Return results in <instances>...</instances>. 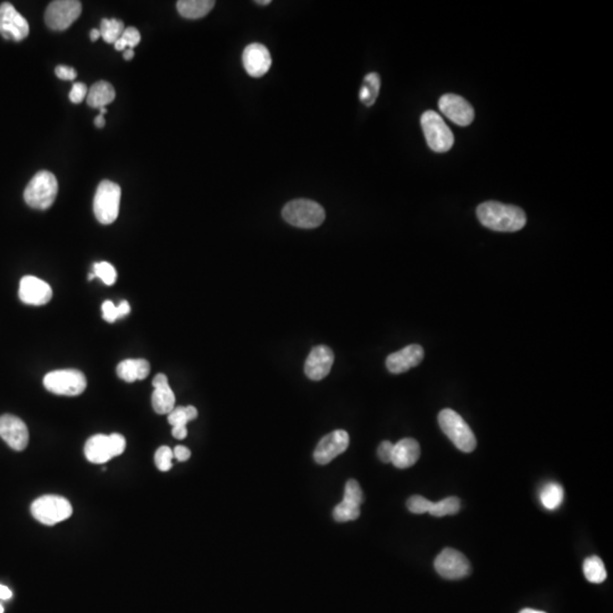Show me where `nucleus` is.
I'll list each match as a JSON object with an SVG mask.
<instances>
[{
    "instance_id": "1",
    "label": "nucleus",
    "mask_w": 613,
    "mask_h": 613,
    "mask_svg": "<svg viewBox=\"0 0 613 613\" xmlns=\"http://www.w3.org/2000/svg\"><path fill=\"white\" fill-rule=\"evenodd\" d=\"M477 217L482 225L496 232L520 231L526 225L524 210L512 205L488 201L477 208Z\"/></svg>"
},
{
    "instance_id": "26",
    "label": "nucleus",
    "mask_w": 613,
    "mask_h": 613,
    "mask_svg": "<svg viewBox=\"0 0 613 613\" xmlns=\"http://www.w3.org/2000/svg\"><path fill=\"white\" fill-rule=\"evenodd\" d=\"M584 575L586 579L593 584H601L607 579V570L601 557L593 555L584 561Z\"/></svg>"
},
{
    "instance_id": "30",
    "label": "nucleus",
    "mask_w": 613,
    "mask_h": 613,
    "mask_svg": "<svg viewBox=\"0 0 613 613\" xmlns=\"http://www.w3.org/2000/svg\"><path fill=\"white\" fill-rule=\"evenodd\" d=\"M198 417V410L192 406L175 407L168 413V423L172 426H187L189 421Z\"/></svg>"
},
{
    "instance_id": "36",
    "label": "nucleus",
    "mask_w": 613,
    "mask_h": 613,
    "mask_svg": "<svg viewBox=\"0 0 613 613\" xmlns=\"http://www.w3.org/2000/svg\"><path fill=\"white\" fill-rule=\"evenodd\" d=\"M431 505H432V501H429L426 498L421 495L411 496L407 501V507L410 512L416 513V515L428 512Z\"/></svg>"
},
{
    "instance_id": "40",
    "label": "nucleus",
    "mask_w": 613,
    "mask_h": 613,
    "mask_svg": "<svg viewBox=\"0 0 613 613\" xmlns=\"http://www.w3.org/2000/svg\"><path fill=\"white\" fill-rule=\"evenodd\" d=\"M109 438H110V441H112L113 450H114L115 457H118V455H122L123 452L125 451V438H124L123 435L118 434V433H114V434L109 435Z\"/></svg>"
},
{
    "instance_id": "20",
    "label": "nucleus",
    "mask_w": 613,
    "mask_h": 613,
    "mask_svg": "<svg viewBox=\"0 0 613 613\" xmlns=\"http://www.w3.org/2000/svg\"><path fill=\"white\" fill-rule=\"evenodd\" d=\"M421 457V446L413 438H403L393 445L391 463L396 468L406 469L415 465Z\"/></svg>"
},
{
    "instance_id": "51",
    "label": "nucleus",
    "mask_w": 613,
    "mask_h": 613,
    "mask_svg": "<svg viewBox=\"0 0 613 613\" xmlns=\"http://www.w3.org/2000/svg\"><path fill=\"white\" fill-rule=\"evenodd\" d=\"M0 613H4V608L0 605Z\"/></svg>"
},
{
    "instance_id": "32",
    "label": "nucleus",
    "mask_w": 613,
    "mask_h": 613,
    "mask_svg": "<svg viewBox=\"0 0 613 613\" xmlns=\"http://www.w3.org/2000/svg\"><path fill=\"white\" fill-rule=\"evenodd\" d=\"M360 516L359 505H354L350 502L343 500L336 505L333 510V517L339 522H346V521L356 520Z\"/></svg>"
},
{
    "instance_id": "44",
    "label": "nucleus",
    "mask_w": 613,
    "mask_h": 613,
    "mask_svg": "<svg viewBox=\"0 0 613 613\" xmlns=\"http://www.w3.org/2000/svg\"><path fill=\"white\" fill-rule=\"evenodd\" d=\"M13 597L11 589L6 586L0 585V599H9Z\"/></svg>"
},
{
    "instance_id": "38",
    "label": "nucleus",
    "mask_w": 613,
    "mask_h": 613,
    "mask_svg": "<svg viewBox=\"0 0 613 613\" xmlns=\"http://www.w3.org/2000/svg\"><path fill=\"white\" fill-rule=\"evenodd\" d=\"M87 86L81 82L73 84L72 90L70 92V101L73 103H81L82 101L87 98L88 96Z\"/></svg>"
},
{
    "instance_id": "13",
    "label": "nucleus",
    "mask_w": 613,
    "mask_h": 613,
    "mask_svg": "<svg viewBox=\"0 0 613 613\" xmlns=\"http://www.w3.org/2000/svg\"><path fill=\"white\" fill-rule=\"evenodd\" d=\"M349 443H350V438L346 431L337 429L334 432L329 433L321 438L314 452L316 463L318 465H327L337 455L346 452Z\"/></svg>"
},
{
    "instance_id": "21",
    "label": "nucleus",
    "mask_w": 613,
    "mask_h": 613,
    "mask_svg": "<svg viewBox=\"0 0 613 613\" xmlns=\"http://www.w3.org/2000/svg\"><path fill=\"white\" fill-rule=\"evenodd\" d=\"M84 455L92 463H105L114 458V450L109 435H93L84 446Z\"/></svg>"
},
{
    "instance_id": "10",
    "label": "nucleus",
    "mask_w": 613,
    "mask_h": 613,
    "mask_svg": "<svg viewBox=\"0 0 613 613\" xmlns=\"http://www.w3.org/2000/svg\"><path fill=\"white\" fill-rule=\"evenodd\" d=\"M434 567L441 577L445 579H461L471 572L470 562L461 552L444 549L434 561Z\"/></svg>"
},
{
    "instance_id": "45",
    "label": "nucleus",
    "mask_w": 613,
    "mask_h": 613,
    "mask_svg": "<svg viewBox=\"0 0 613 613\" xmlns=\"http://www.w3.org/2000/svg\"><path fill=\"white\" fill-rule=\"evenodd\" d=\"M106 124V120H105V118H103V115L99 114L97 118H95V125L97 128H103Z\"/></svg>"
},
{
    "instance_id": "37",
    "label": "nucleus",
    "mask_w": 613,
    "mask_h": 613,
    "mask_svg": "<svg viewBox=\"0 0 613 613\" xmlns=\"http://www.w3.org/2000/svg\"><path fill=\"white\" fill-rule=\"evenodd\" d=\"M120 39L125 43L126 49H128V48L133 49V48L137 47V46L139 45L140 41H141V36H140V32L138 31V29L133 28V26H130V28H126L125 30H124Z\"/></svg>"
},
{
    "instance_id": "18",
    "label": "nucleus",
    "mask_w": 613,
    "mask_h": 613,
    "mask_svg": "<svg viewBox=\"0 0 613 613\" xmlns=\"http://www.w3.org/2000/svg\"><path fill=\"white\" fill-rule=\"evenodd\" d=\"M424 359V349L418 344L406 346L400 351L390 354L386 359V367L392 374H402L418 366Z\"/></svg>"
},
{
    "instance_id": "47",
    "label": "nucleus",
    "mask_w": 613,
    "mask_h": 613,
    "mask_svg": "<svg viewBox=\"0 0 613 613\" xmlns=\"http://www.w3.org/2000/svg\"><path fill=\"white\" fill-rule=\"evenodd\" d=\"M133 57H134L133 49H130V48H128V49H125V51H124V58H125L126 61H131V59L133 58Z\"/></svg>"
},
{
    "instance_id": "4",
    "label": "nucleus",
    "mask_w": 613,
    "mask_h": 613,
    "mask_svg": "<svg viewBox=\"0 0 613 613\" xmlns=\"http://www.w3.org/2000/svg\"><path fill=\"white\" fill-rule=\"evenodd\" d=\"M438 424L460 451L469 453L476 449L477 441L474 433L455 410H442L438 415Z\"/></svg>"
},
{
    "instance_id": "25",
    "label": "nucleus",
    "mask_w": 613,
    "mask_h": 613,
    "mask_svg": "<svg viewBox=\"0 0 613 613\" xmlns=\"http://www.w3.org/2000/svg\"><path fill=\"white\" fill-rule=\"evenodd\" d=\"M381 89V78L376 73H369L364 78V84L360 89V101L366 106H373L376 101Z\"/></svg>"
},
{
    "instance_id": "7",
    "label": "nucleus",
    "mask_w": 613,
    "mask_h": 613,
    "mask_svg": "<svg viewBox=\"0 0 613 613\" xmlns=\"http://www.w3.org/2000/svg\"><path fill=\"white\" fill-rule=\"evenodd\" d=\"M421 123L429 148L435 153H446L452 148L455 137L440 114L427 110L421 116Z\"/></svg>"
},
{
    "instance_id": "28",
    "label": "nucleus",
    "mask_w": 613,
    "mask_h": 613,
    "mask_svg": "<svg viewBox=\"0 0 613 613\" xmlns=\"http://www.w3.org/2000/svg\"><path fill=\"white\" fill-rule=\"evenodd\" d=\"M460 508H461L460 500L455 496H449V498L441 500L436 503L432 502L428 513L434 517L452 516V515L459 512Z\"/></svg>"
},
{
    "instance_id": "22",
    "label": "nucleus",
    "mask_w": 613,
    "mask_h": 613,
    "mask_svg": "<svg viewBox=\"0 0 613 613\" xmlns=\"http://www.w3.org/2000/svg\"><path fill=\"white\" fill-rule=\"evenodd\" d=\"M118 377L128 383L143 381L150 374V364L145 359H126L118 366Z\"/></svg>"
},
{
    "instance_id": "23",
    "label": "nucleus",
    "mask_w": 613,
    "mask_h": 613,
    "mask_svg": "<svg viewBox=\"0 0 613 613\" xmlns=\"http://www.w3.org/2000/svg\"><path fill=\"white\" fill-rule=\"evenodd\" d=\"M116 97L114 87L106 81L96 82L88 91L87 103L92 108H103L114 101Z\"/></svg>"
},
{
    "instance_id": "11",
    "label": "nucleus",
    "mask_w": 613,
    "mask_h": 613,
    "mask_svg": "<svg viewBox=\"0 0 613 613\" xmlns=\"http://www.w3.org/2000/svg\"><path fill=\"white\" fill-rule=\"evenodd\" d=\"M30 32L28 21L9 3L0 5V34L7 40L21 41Z\"/></svg>"
},
{
    "instance_id": "6",
    "label": "nucleus",
    "mask_w": 613,
    "mask_h": 613,
    "mask_svg": "<svg viewBox=\"0 0 613 613\" xmlns=\"http://www.w3.org/2000/svg\"><path fill=\"white\" fill-rule=\"evenodd\" d=\"M31 513L41 524L53 526L70 518L73 508L70 501L63 496L43 495L32 503Z\"/></svg>"
},
{
    "instance_id": "3",
    "label": "nucleus",
    "mask_w": 613,
    "mask_h": 613,
    "mask_svg": "<svg viewBox=\"0 0 613 613\" xmlns=\"http://www.w3.org/2000/svg\"><path fill=\"white\" fill-rule=\"evenodd\" d=\"M282 216L287 223L299 229H316L326 217L323 207L308 199L290 201L282 210Z\"/></svg>"
},
{
    "instance_id": "12",
    "label": "nucleus",
    "mask_w": 613,
    "mask_h": 613,
    "mask_svg": "<svg viewBox=\"0 0 613 613\" xmlns=\"http://www.w3.org/2000/svg\"><path fill=\"white\" fill-rule=\"evenodd\" d=\"M438 108L451 122L457 125L468 126L475 118V110L468 101L461 96L448 93L441 97Z\"/></svg>"
},
{
    "instance_id": "2",
    "label": "nucleus",
    "mask_w": 613,
    "mask_h": 613,
    "mask_svg": "<svg viewBox=\"0 0 613 613\" xmlns=\"http://www.w3.org/2000/svg\"><path fill=\"white\" fill-rule=\"evenodd\" d=\"M58 193L56 176L48 170H40L29 182L24 200L34 210H46L53 206Z\"/></svg>"
},
{
    "instance_id": "50",
    "label": "nucleus",
    "mask_w": 613,
    "mask_h": 613,
    "mask_svg": "<svg viewBox=\"0 0 613 613\" xmlns=\"http://www.w3.org/2000/svg\"><path fill=\"white\" fill-rule=\"evenodd\" d=\"M106 113H107L106 107H103V108H101V115L106 114Z\"/></svg>"
},
{
    "instance_id": "35",
    "label": "nucleus",
    "mask_w": 613,
    "mask_h": 613,
    "mask_svg": "<svg viewBox=\"0 0 613 613\" xmlns=\"http://www.w3.org/2000/svg\"><path fill=\"white\" fill-rule=\"evenodd\" d=\"M173 451L168 446H160L155 455V463L160 471H168L173 467Z\"/></svg>"
},
{
    "instance_id": "42",
    "label": "nucleus",
    "mask_w": 613,
    "mask_h": 613,
    "mask_svg": "<svg viewBox=\"0 0 613 613\" xmlns=\"http://www.w3.org/2000/svg\"><path fill=\"white\" fill-rule=\"evenodd\" d=\"M173 455L176 459L181 461V463H183V461H187V460L190 459V457H191V451H190L187 448H185V446L177 445L175 449H174Z\"/></svg>"
},
{
    "instance_id": "43",
    "label": "nucleus",
    "mask_w": 613,
    "mask_h": 613,
    "mask_svg": "<svg viewBox=\"0 0 613 613\" xmlns=\"http://www.w3.org/2000/svg\"><path fill=\"white\" fill-rule=\"evenodd\" d=\"M172 434L177 440H184V438H187V426H174Z\"/></svg>"
},
{
    "instance_id": "41",
    "label": "nucleus",
    "mask_w": 613,
    "mask_h": 613,
    "mask_svg": "<svg viewBox=\"0 0 613 613\" xmlns=\"http://www.w3.org/2000/svg\"><path fill=\"white\" fill-rule=\"evenodd\" d=\"M55 73H56L57 78L64 80V81H73L78 76V73L73 67L64 66V65L57 66Z\"/></svg>"
},
{
    "instance_id": "29",
    "label": "nucleus",
    "mask_w": 613,
    "mask_h": 613,
    "mask_svg": "<svg viewBox=\"0 0 613 613\" xmlns=\"http://www.w3.org/2000/svg\"><path fill=\"white\" fill-rule=\"evenodd\" d=\"M124 23L118 19H103L101 24V34L107 43H115L124 32Z\"/></svg>"
},
{
    "instance_id": "8",
    "label": "nucleus",
    "mask_w": 613,
    "mask_h": 613,
    "mask_svg": "<svg viewBox=\"0 0 613 613\" xmlns=\"http://www.w3.org/2000/svg\"><path fill=\"white\" fill-rule=\"evenodd\" d=\"M43 385L49 392L58 396H76L87 388V378L76 369L51 371L43 378Z\"/></svg>"
},
{
    "instance_id": "15",
    "label": "nucleus",
    "mask_w": 613,
    "mask_h": 613,
    "mask_svg": "<svg viewBox=\"0 0 613 613\" xmlns=\"http://www.w3.org/2000/svg\"><path fill=\"white\" fill-rule=\"evenodd\" d=\"M334 364V352L326 346L312 348L304 363V374L311 381H321L329 375Z\"/></svg>"
},
{
    "instance_id": "5",
    "label": "nucleus",
    "mask_w": 613,
    "mask_h": 613,
    "mask_svg": "<svg viewBox=\"0 0 613 613\" xmlns=\"http://www.w3.org/2000/svg\"><path fill=\"white\" fill-rule=\"evenodd\" d=\"M120 195L122 191L118 184L108 180L99 184L93 199V212L99 223L108 225L118 220Z\"/></svg>"
},
{
    "instance_id": "16",
    "label": "nucleus",
    "mask_w": 613,
    "mask_h": 613,
    "mask_svg": "<svg viewBox=\"0 0 613 613\" xmlns=\"http://www.w3.org/2000/svg\"><path fill=\"white\" fill-rule=\"evenodd\" d=\"M21 302L31 306H43L53 298L51 285L36 276H24L19 290Z\"/></svg>"
},
{
    "instance_id": "39",
    "label": "nucleus",
    "mask_w": 613,
    "mask_h": 613,
    "mask_svg": "<svg viewBox=\"0 0 613 613\" xmlns=\"http://www.w3.org/2000/svg\"><path fill=\"white\" fill-rule=\"evenodd\" d=\"M393 443H391L390 441H384L379 444L377 455H378L381 461L384 463H391L392 460V452H393Z\"/></svg>"
},
{
    "instance_id": "27",
    "label": "nucleus",
    "mask_w": 613,
    "mask_h": 613,
    "mask_svg": "<svg viewBox=\"0 0 613 613\" xmlns=\"http://www.w3.org/2000/svg\"><path fill=\"white\" fill-rule=\"evenodd\" d=\"M562 486L559 485L557 483H549L544 486L541 492V502L544 508H547V510H555L560 507L563 501Z\"/></svg>"
},
{
    "instance_id": "19",
    "label": "nucleus",
    "mask_w": 613,
    "mask_h": 613,
    "mask_svg": "<svg viewBox=\"0 0 613 613\" xmlns=\"http://www.w3.org/2000/svg\"><path fill=\"white\" fill-rule=\"evenodd\" d=\"M153 408L158 415H168L175 408V396L168 384V379L164 374H158L153 381Z\"/></svg>"
},
{
    "instance_id": "9",
    "label": "nucleus",
    "mask_w": 613,
    "mask_h": 613,
    "mask_svg": "<svg viewBox=\"0 0 613 613\" xmlns=\"http://www.w3.org/2000/svg\"><path fill=\"white\" fill-rule=\"evenodd\" d=\"M81 11V3L76 0L53 1L46 11V24L53 31L66 30L78 20Z\"/></svg>"
},
{
    "instance_id": "34",
    "label": "nucleus",
    "mask_w": 613,
    "mask_h": 613,
    "mask_svg": "<svg viewBox=\"0 0 613 613\" xmlns=\"http://www.w3.org/2000/svg\"><path fill=\"white\" fill-rule=\"evenodd\" d=\"M343 500L350 502V503H354V505H359V507L363 505V490L360 488L359 483L357 480H350L346 482Z\"/></svg>"
},
{
    "instance_id": "24",
    "label": "nucleus",
    "mask_w": 613,
    "mask_h": 613,
    "mask_svg": "<svg viewBox=\"0 0 613 613\" xmlns=\"http://www.w3.org/2000/svg\"><path fill=\"white\" fill-rule=\"evenodd\" d=\"M214 6L215 1L212 0H180L176 4L180 15L189 20L206 16L214 9Z\"/></svg>"
},
{
    "instance_id": "14",
    "label": "nucleus",
    "mask_w": 613,
    "mask_h": 613,
    "mask_svg": "<svg viewBox=\"0 0 613 613\" xmlns=\"http://www.w3.org/2000/svg\"><path fill=\"white\" fill-rule=\"evenodd\" d=\"M0 438L15 451H23L28 446L29 429L26 423L16 416L0 417Z\"/></svg>"
},
{
    "instance_id": "48",
    "label": "nucleus",
    "mask_w": 613,
    "mask_h": 613,
    "mask_svg": "<svg viewBox=\"0 0 613 613\" xmlns=\"http://www.w3.org/2000/svg\"><path fill=\"white\" fill-rule=\"evenodd\" d=\"M519 613H547V612H544V611H538V610H534V609L527 608V609H522V610H521L520 612H519Z\"/></svg>"
},
{
    "instance_id": "31",
    "label": "nucleus",
    "mask_w": 613,
    "mask_h": 613,
    "mask_svg": "<svg viewBox=\"0 0 613 613\" xmlns=\"http://www.w3.org/2000/svg\"><path fill=\"white\" fill-rule=\"evenodd\" d=\"M101 309H103V319L108 323H114L118 318L128 315V312L131 311V306L128 302H122L116 306L110 300H107L103 302Z\"/></svg>"
},
{
    "instance_id": "33",
    "label": "nucleus",
    "mask_w": 613,
    "mask_h": 613,
    "mask_svg": "<svg viewBox=\"0 0 613 613\" xmlns=\"http://www.w3.org/2000/svg\"><path fill=\"white\" fill-rule=\"evenodd\" d=\"M96 277H99L106 285L115 284L118 279V273L112 264L107 262H97L93 265V272Z\"/></svg>"
},
{
    "instance_id": "46",
    "label": "nucleus",
    "mask_w": 613,
    "mask_h": 613,
    "mask_svg": "<svg viewBox=\"0 0 613 613\" xmlns=\"http://www.w3.org/2000/svg\"><path fill=\"white\" fill-rule=\"evenodd\" d=\"M101 36V31L97 30V29H93V30H91V32H90V39H91V41H97Z\"/></svg>"
},
{
    "instance_id": "49",
    "label": "nucleus",
    "mask_w": 613,
    "mask_h": 613,
    "mask_svg": "<svg viewBox=\"0 0 613 613\" xmlns=\"http://www.w3.org/2000/svg\"><path fill=\"white\" fill-rule=\"evenodd\" d=\"M254 4L260 6H267L269 5V4H272V1L271 0H265V1H264V0H262H262H259V1H254Z\"/></svg>"
},
{
    "instance_id": "17",
    "label": "nucleus",
    "mask_w": 613,
    "mask_h": 613,
    "mask_svg": "<svg viewBox=\"0 0 613 613\" xmlns=\"http://www.w3.org/2000/svg\"><path fill=\"white\" fill-rule=\"evenodd\" d=\"M242 63L249 76L252 78H262L271 68V53L262 43H251L243 51Z\"/></svg>"
}]
</instances>
